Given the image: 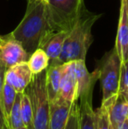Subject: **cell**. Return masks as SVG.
Returning <instances> with one entry per match:
<instances>
[{"label":"cell","mask_w":128,"mask_h":129,"mask_svg":"<svg viewBox=\"0 0 128 129\" xmlns=\"http://www.w3.org/2000/svg\"><path fill=\"white\" fill-rule=\"evenodd\" d=\"M45 0H28L24 18L10 34L22 44L29 54L34 52L44 37L52 32Z\"/></svg>","instance_id":"1"},{"label":"cell","mask_w":128,"mask_h":129,"mask_svg":"<svg viewBox=\"0 0 128 129\" xmlns=\"http://www.w3.org/2000/svg\"><path fill=\"white\" fill-rule=\"evenodd\" d=\"M100 15L88 11L84 7L75 24L68 32L61 55L56 64L86 59L87 52L93 41L92 26Z\"/></svg>","instance_id":"2"},{"label":"cell","mask_w":128,"mask_h":129,"mask_svg":"<svg viewBox=\"0 0 128 129\" xmlns=\"http://www.w3.org/2000/svg\"><path fill=\"white\" fill-rule=\"evenodd\" d=\"M25 92L29 96L33 113V129H48L50 99L46 81V70L33 75Z\"/></svg>","instance_id":"3"},{"label":"cell","mask_w":128,"mask_h":129,"mask_svg":"<svg viewBox=\"0 0 128 129\" xmlns=\"http://www.w3.org/2000/svg\"><path fill=\"white\" fill-rule=\"evenodd\" d=\"M54 31L69 32L85 7L84 0H45Z\"/></svg>","instance_id":"4"},{"label":"cell","mask_w":128,"mask_h":129,"mask_svg":"<svg viewBox=\"0 0 128 129\" xmlns=\"http://www.w3.org/2000/svg\"><path fill=\"white\" fill-rule=\"evenodd\" d=\"M121 64V59L115 47L106 53L99 61L97 70L103 92L102 101L118 92Z\"/></svg>","instance_id":"5"},{"label":"cell","mask_w":128,"mask_h":129,"mask_svg":"<svg viewBox=\"0 0 128 129\" xmlns=\"http://www.w3.org/2000/svg\"><path fill=\"white\" fill-rule=\"evenodd\" d=\"M73 68L78 85V99L80 101H92L93 90L96 82L99 79L97 68L92 73L89 72L84 60L73 61Z\"/></svg>","instance_id":"6"},{"label":"cell","mask_w":128,"mask_h":129,"mask_svg":"<svg viewBox=\"0 0 128 129\" xmlns=\"http://www.w3.org/2000/svg\"><path fill=\"white\" fill-rule=\"evenodd\" d=\"M30 55L19 41L9 34L0 38V60L6 68L19 62L27 61Z\"/></svg>","instance_id":"7"},{"label":"cell","mask_w":128,"mask_h":129,"mask_svg":"<svg viewBox=\"0 0 128 129\" xmlns=\"http://www.w3.org/2000/svg\"><path fill=\"white\" fill-rule=\"evenodd\" d=\"M102 104L105 105L108 111L112 129H118L128 119V100L121 92L118 91L108 99L102 101Z\"/></svg>","instance_id":"8"},{"label":"cell","mask_w":128,"mask_h":129,"mask_svg":"<svg viewBox=\"0 0 128 129\" xmlns=\"http://www.w3.org/2000/svg\"><path fill=\"white\" fill-rule=\"evenodd\" d=\"M33 74L27 61H23L6 69L5 82L13 87L17 92H24L31 83Z\"/></svg>","instance_id":"9"},{"label":"cell","mask_w":128,"mask_h":129,"mask_svg":"<svg viewBox=\"0 0 128 129\" xmlns=\"http://www.w3.org/2000/svg\"><path fill=\"white\" fill-rule=\"evenodd\" d=\"M68 32L64 30L52 31L41 41L39 48L47 53L50 59L49 64H56L61 55L64 41Z\"/></svg>","instance_id":"10"},{"label":"cell","mask_w":128,"mask_h":129,"mask_svg":"<svg viewBox=\"0 0 128 129\" xmlns=\"http://www.w3.org/2000/svg\"><path fill=\"white\" fill-rule=\"evenodd\" d=\"M115 48L122 62L128 61V15L125 0H120L119 20Z\"/></svg>","instance_id":"11"},{"label":"cell","mask_w":128,"mask_h":129,"mask_svg":"<svg viewBox=\"0 0 128 129\" xmlns=\"http://www.w3.org/2000/svg\"><path fill=\"white\" fill-rule=\"evenodd\" d=\"M59 97L70 103L78 101V85L73 68V61L66 62L59 87Z\"/></svg>","instance_id":"12"},{"label":"cell","mask_w":128,"mask_h":129,"mask_svg":"<svg viewBox=\"0 0 128 129\" xmlns=\"http://www.w3.org/2000/svg\"><path fill=\"white\" fill-rule=\"evenodd\" d=\"M73 103L68 102L61 97L50 101V118L48 129H64Z\"/></svg>","instance_id":"13"},{"label":"cell","mask_w":128,"mask_h":129,"mask_svg":"<svg viewBox=\"0 0 128 129\" xmlns=\"http://www.w3.org/2000/svg\"><path fill=\"white\" fill-rule=\"evenodd\" d=\"M66 63L49 64L46 70V81L50 101L58 97L61 79L64 72Z\"/></svg>","instance_id":"14"},{"label":"cell","mask_w":128,"mask_h":129,"mask_svg":"<svg viewBox=\"0 0 128 129\" xmlns=\"http://www.w3.org/2000/svg\"><path fill=\"white\" fill-rule=\"evenodd\" d=\"M27 62L32 74L36 75L48 69L49 66L50 59L44 50L38 48L31 54Z\"/></svg>","instance_id":"15"},{"label":"cell","mask_w":128,"mask_h":129,"mask_svg":"<svg viewBox=\"0 0 128 129\" xmlns=\"http://www.w3.org/2000/svg\"><path fill=\"white\" fill-rule=\"evenodd\" d=\"M79 125L80 129H95L92 101H79Z\"/></svg>","instance_id":"16"},{"label":"cell","mask_w":128,"mask_h":129,"mask_svg":"<svg viewBox=\"0 0 128 129\" xmlns=\"http://www.w3.org/2000/svg\"><path fill=\"white\" fill-rule=\"evenodd\" d=\"M17 93L18 92L14 90L13 87H12L9 83L5 82L3 87V94H2V105H3V111L7 125H8V119L10 116L11 110H12V105L15 101Z\"/></svg>","instance_id":"17"},{"label":"cell","mask_w":128,"mask_h":129,"mask_svg":"<svg viewBox=\"0 0 128 129\" xmlns=\"http://www.w3.org/2000/svg\"><path fill=\"white\" fill-rule=\"evenodd\" d=\"M20 112L24 126L28 129H33V113L30 98L26 92H22L20 99Z\"/></svg>","instance_id":"18"},{"label":"cell","mask_w":128,"mask_h":129,"mask_svg":"<svg viewBox=\"0 0 128 129\" xmlns=\"http://www.w3.org/2000/svg\"><path fill=\"white\" fill-rule=\"evenodd\" d=\"M21 94H22V92H18L17 93L15 101H14L12 108L11 110L10 116H9V119H8V126L10 129H14L24 126L22 117H21V112H20Z\"/></svg>","instance_id":"19"},{"label":"cell","mask_w":128,"mask_h":129,"mask_svg":"<svg viewBox=\"0 0 128 129\" xmlns=\"http://www.w3.org/2000/svg\"><path fill=\"white\" fill-rule=\"evenodd\" d=\"M94 126L95 129H112L108 111L103 104L94 111Z\"/></svg>","instance_id":"20"},{"label":"cell","mask_w":128,"mask_h":129,"mask_svg":"<svg viewBox=\"0 0 128 129\" xmlns=\"http://www.w3.org/2000/svg\"><path fill=\"white\" fill-rule=\"evenodd\" d=\"M64 129H80L79 125V104L77 101L71 105L68 120Z\"/></svg>","instance_id":"21"},{"label":"cell","mask_w":128,"mask_h":129,"mask_svg":"<svg viewBox=\"0 0 128 129\" xmlns=\"http://www.w3.org/2000/svg\"><path fill=\"white\" fill-rule=\"evenodd\" d=\"M118 91L121 92L128 100V61H124L121 64Z\"/></svg>","instance_id":"22"},{"label":"cell","mask_w":128,"mask_h":129,"mask_svg":"<svg viewBox=\"0 0 128 129\" xmlns=\"http://www.w3.org/2000/svg\"><path fill=\"white\" fill-rule=\"evenodd\" d=\"M6 66L3 63V61L0 60V111L4 112L3 105H2V94H3V87L5 83V75L6 71Z\"/></svg>","instance_id":"23"},{"label":"cell","mask_w":128,"mask_h":129,"mask_svg":"<svg viewBox=\"0 0 128 129\" xmlns=\"http://www.w3.org/2000/svg\"><path fill=\"white\" fill-rule=\"evenodd\" d=\"M0 129H10L5 120V115L3 112H0Z\"/></svg>","instance_id":"24"},{"label":"cell","mask_w":128,"mask_h":129,"mask_svg":"<svg viewBox=\"0 0 128 129\" xmlns=\"http://www.w3.org/2000/svg\"><path fill=\"white\" fill-rule=\"evenodd\" d=\"M118 129H128V119H126V120L118 127Z\"/></svg>","instance_id":"25"},{"label":"cell","mask_w":128,"mask_h":129,"mask_svg":"<svg viewBox=\"0 0 128 129\" xmlns=\"http://www.w3.org/2000/svg\"><path fill=\"white\" fill-rule=\"evenodd\" d=\"M14 129H28L26 126H20V127H17V128H14Z\"/></svg>","instance_id":"26"},{"label":"cell","mask_w":128,"mask_h":129,"mask_svg":"<svg viewBox=\"0 0 128 129\" xmlns=\"http://www.w3.org/2000/svg\"><path fill=\"white\" fill-rule=\"evenodd\" d=\"M126 2V6H127V15H128V0H125Z\"/></svg>","instance_id":"27"},{"label":"cell","mask_w":128,"mask_h":129,"mask_svg":"<svg viewBox=\"0 0 128 129\" xmlns=\"http://www.w3.org/2000/svg\"><path fill=\"white\" fill-rule=\"evenodd\" d=\"M0 38H1V36H0Z\"/></svg>","instance_id":"28"}]
</instances>
